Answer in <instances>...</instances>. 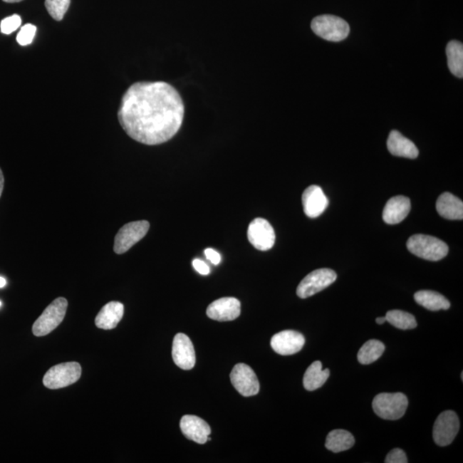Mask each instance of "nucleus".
Masks as SVG:
<instances>
[{
    "mask_svg": "<svg viewBox=\"0 0 463 463\" xmlns=\"http://www.w3.org/2000/svg\"><path fill=\"white\" fill-rule=\"evenodd\" d=\"M182 98L165 82H138L125 93L118 119L126 134L146 145H159L174 137L184 119Z\"/></svg>",
    "mask_w": 463,
    "mask_h": 463,
    "instance_id": "f257e3e1",
    "label": "nucleus"
},
{
    "mask_svg": "<svg viewBox=\"0 0 463 463\" xmlns=\"http://www.w3.org/2000/svg\"><path fill=\"white\" fill-rule=\"evenodd\" d=\"M408 251L420 259L428 261H439L448 254L447 244L441 239L429 235H412L407 242Z\"/></svg>",
    "mask_w": 463,
    "mask_h": 463,
    "instance_id": "f03ea898",
    "label": "nucleus"
},
{
    "mask_svg": "<svg viewBox=\"0 0 463 463\" xmlns=\"http://www.w3.org/2000/svg\"><path fill=\"white\" fill-rule=\"evenodd\" d=\"M408 400L402 393H381L373 399V408L381 419L397 420L405 415Z\"/></svg>",
    "mask_w": 463,
    "mask_h": 463,
    "instance_id": "7ed1b4c3",
    "label": "nucleus"
},
{
    "mask_svg": "<svg viewBox=\"0 0 463 463\" xmlns=\"http://www.w3.org/2000/svg\"><path fill=\"white\" fill-rule=\"evenodd\" d=\"M67 306L68 302L65 298H58L54 300L33 323V335L44 336L56 330L66 317Z\"/></svg>",
    "mask_w": 463,
    "mask_h": 463,
    "instance_id": "20e7f679",
    "label": "nucleus"
},
{
    "mask_svg": "<svg viewBox=\"0 0 463 463\" xmlns=\"http://www.w3.org/2000/svg\"><path fill=\"white\" fill-rule=\"evenodd\" d=\"M311 29L319 37L330 41L346 39L350 32L348 24L339 16H318L311 22Z\"/></svg>",
    "mask_w": 463,
    "mask_h": 463,
    "instance_id": "39448f33",
    "label": "nucleus"
},
{
    "mask_svg": "<svg viewBox=\"0 0 463 463\" xmlns=\"http://www.w3.org/2000/svg\"><path fill=\"white\" fill-rule=\"evenodd\" d=\"M82 368L77 362H67L50 368L43 378L46 388L57 390L75 384L81 377Z\"/></svg>",
    "mask_w": 463,
    "mask_h": 463,
    "instance_id": "423d86ee",
    "label": "nucleus"
},
{
    "mask_svg": "<svg viewBox=\"0 0 463 463\" xmlns=\"http://www.w3.org/2000/svg\"><path fill=\"white\" fill-rule=\"evenodd\" d=\"M150 227L147 221L132 222L124 225L116 234L113 251L119 255L125 254L145 237Z\"/></svg>",
    "mask_w": 463,
    "mask_h": 463,
    "instance_id": "0eeeda50",
    "label": "nucleus"
},
{
    "mask_svg": "<svg viewBox=\"0 0 463 463\" xmlns=\"http://www.w3.org/2000/svg\"><path fill=\"white\" fill-rule=\"evenodd\" d=\"M338 275L331 269H319L311 272L301 281L297 288V296L306 298L323 291L334 283Z\"/></svg>",
    "mask_w": 463,
    "mask_h": 463,
    "instance_id": "6e6552de",
    "label": "nucleus"
},
{
    "mask_svg": "<svg viewBox=\"0 0 463 463\" xmlns=\"http://www.w3.org/2000/svg\"><path fill=\"white\" fill-rule=\"evenodd\" d=\"M460 429V422L454 411L448 410L442 412L437 417L433 427V439L435 443L444 447L452 443Z\"/></svg>",
    "mask_w": 463,
    "mask_h": 463,
    "instance_id": "1a4fd4ad",
    "label": "nucleus"
},
{
    "mask_svg": "<svg viewBox=\"0 0 463 463\" xmlns=\"http://www.w3.org/2000/svg\"><path fill=\"white\" fill-rule=\"evenodd\" d=\"M232 385L243 397H249L259 392L260 385L254 370L249 365L239 363L230 374Z\"/></svg>",
    "mask_w": 463,
    "mask_h": 463,
    "instance_id": "9d476101",
    "label": "nucleus"
},
{
    "mask_svg": "<svg viewBox=\"0 0 463 463\" xmlns=\"http://www.w3.org/2000/svg\"><path fill=\"white\" fill-rule=\"evenodd\" d=\"M247 237L256 249L262 251L271 250L276 242L275 230L264 218H256L250 223Z\"/></svg>",
    "mask_w": 463,
    "mask_h": 463,
    "instance_id": "9b49d317",
    "label": "nucleus"
},
{
    "mask_svg": "<svg viewBox=\"0 0 463 463\" xmlns=\"http://www.w3.org/2000/svg\"><path fill=\"white\" fill-rule=\"evenodd\" d=\"M172 360L180 368L191 370L196 364L194 346L187 335L179 333L175 336L172 348Z\"/></svg>",
    "mask_w": 463,
    "mask_h": 463,
    "instance_id": "f8f14e48",
    "label": "nucleus"
},
{
    "mask_svg": "<svg viewBox=\"0 0 463 463\" xmlns=\"http://www.w3.org/2000/svg\"><path fill=\"white\" fill-rule=\"evenodd\" d=\"M306 340L300 332L284 331L273 335L271 348L281 355H292L300 352L304 347Z\"/></svg>",
    "mask_w": 463,
    "mask_h": 463,
    "instance_id": "ddd939ff",
    "label": "nucleus"
},
{
    "mask_svg": "<svg viewBox=\"0 0 463 463\" xmlns=\"http://www.w3.org/2000/svg\"><path fill=\"white\" fill-rule=\"evenodd\" d=\"M206 313L219 322L233 321L241 315V302L233 297L219 298L208 306Z\"/></svg>",
    "mask_w": 463,
    "mask_h": 463,
    "instance_id": "4468645a",
    "label": "nucleus"
},
{
    "mask_svg": "<svg viewBox=\"0 0 463 463\" xmlns=\"http://www.w3.org/2000/svg\"><path fill=\"white\" fill-rule=\"evenodd\" d=\"M180 428L187 439L194 441L197 444H204L210 440L209 436L212 433V429L209 424L199 417L183 416L180 420Z\"/></svg>",
    "mask_w": 463,
    "mask_h": 463,
    "instance_id": "2eb2a0df",
    "label": "nucleus"
},
{
    "mask_svg": "<svg viewBox=\"0 0 463 463\" xmlns=\"http://www.w3.org/2000/svg\"><path fill=\"white\" fill-rule=\"evenodd\" d=\"M304 212L310 218H317L324 212L329 205V200L318 185H311L302 195Z\"/></svg>",
    "mask_w": 463,
    "mask_h": 463,
    "instance_id": "dca6fc26",
    "label": "nucleus"
},
{
    "mask_svg": "<svg viewBox=\"0 0 463 463\" xmlns=\"http://www.w3.org/2000/svg\"><path fill=\"white\" fill-rule=\"evenodd\" d=\"M410 209L411 202L408 197L404 196L391 197L385 206L384 212H383V220L387 224H398L407 217Z\"/></svg>",
    "mask_w": 463,
    "mask_h": 463,
    "instance_id": "f3484780",
    "label": "nucleus"
},
{
    "mask_svg": "<svg viewBox=\"0 0 463 463\" xmlns=\"http://www.w3.org/2000/svg\"><path fill=\"white\" fill-rule=\"evenodd\" d=\"M387 147L390 153L395 157L415 159L419 155V150L414 142L402 136L397 130H392L390 133Z\"/></svg>",
    "mask_w": 463,
    "mask_h": 463,
    "instance_id": "a211bd4d",
    "label": "nucleus"
},
{
    "mask_svg": "<svg viewBox=\"0 0 463 463\" xmlns=\"http://www.w3.org/2000/svg\"><path fill=\"white\" fill-rule=\"evenodd\" d=\"M124 316V305L120 302L108 303L95 318V326L99 329L113 330L116 328Z\"/></svg>",
    "mask_w": 463,
    "mask_h": 463,
    "instance_id": "6ab92c4d",
    "label": "nucleus"
},
{
    "mask_svg": "<svg viewBox=\"0 0 463 463\" xmlns=\"http://www.w3.org/2000/svg\"><path fill=\"white\" fill-rule=\"evenodd\" d=\"M436 208L439 216L447 220H462L463 203L449 192H444L437 200Z\"/></svg>",
    "mask_w": 463,
    "mask_h": 463,
    "instance_id": "aec40b11",
    "label": "nucleus"
},
{
    "mask_svg": "<svg viewBox=\"0 0 463 463\" xmlns=\"http://www.w3.org/2000/svg\"><path fill=\"white\" fill-rule=\"evenodd\" d=\"M330 374L329 369L323 370L321 362L315 361L307 368L304 378H303V385L306 390H318L326 384Z\"/></svg>",
    "mask_w": 463,
    "mask_h": 463,
    "instance_id": "412c9836",
    "label": "nucleus"
},
{
    "mask_svg": "<svg viewBox=\"0 0 463 463\" xmlns=\"http://www.w3.org/2000/svg\"><path fill=\"white\" fill-rule=\"evenodd\" d=\"M415 300L417 304L425 307L429 311L448 310L450 303L441 293L429 290H422L415 294Z\"/></svg>",
    "mask_w": 463,
    "mask_h": 463,
    "instance_id": "4be33fe9",
    "label": "nucleus"
},
{
    "mask_svg": "<svg viewBox=\"0 0 463 463\" xmlns=\"http://www.w3.org/2000/svg\"><path fill=\"white\" fill-rule=\"evenodd\" d=\"M355 443V437L350 432L338 429L328 435L326 447L332 452L339 453L351 449Z\"/></svg>",
    "mask_w": 463,
    "mask_h": 463,
    "instance_id": "5701e85b",
    "label": "nucleus"
},
{
    "mask_svg": "<svg viewBox=\"0 0 463 463\" xmlns=\"http://www.w3.org/2000/svg\"><path fill=\"white\" fill-rule=\"evenodd\" d=\"M450 73L459 78L463 77V46L457 41H450L446 48Z\"/></svg>",
    "mask_w": 463,
    "mask_h": 463,
    "instance_id": "b1692460",
    "label": "nucleus"
},
{
    "mask_svg": "<svg viewBox=\"0 0 463 463\" xmlns=\"http://www.w3.org/2000/svg\"><path fill=\"white\" fill-rule=\"evenodd\" d=\"M385 350V344L378 340L366 342L358 353V360L362 365H370L382 356Z\"/></svg>",
    "mask_w": 463,
    "mask_h": 463,
    "instance_id": "393cba45",
    "label": "nucleus"
},
{
    "mask_svg": "<svg viewBox=\"0 0 463 463\" xmlns=\"http://www.w3.org/2000/svg\"><path fill=\"white\" fill-rule=\"evenodd\" d=\"M386 321L400 330H412L417 327L414 315L400 310L388 311L385 316Z\"/></svg>",
    "mask_w": 463,
    "mask_h": 463,
    "instance_id": "a878e982",
    "label": "nucleus"
},
{
    "mask_svg": "<svg viewBox=\"0 0 463 463\" xmlns=\"http://www.w3.org/2000/svg\"><path fill=\"white\" fill-rule=\"evenodd\" d=\"M71 0H45V6L54 20L61 21L68 11Z\"/></svg>",
    "mask_w": 463,
    "mask_h": 463,
    "instance_id": "bb28decb",
    "label": "nucleus"
},
{
    "mask_svg": "<svg viewBox=\"0 0 463 463\" xmlns=\"http://www.w3.org/2000/svg\"><path fill=\"white\" fill-rule=\"evenodd\" d=\"M37 31V28L35 25L27 24H25L16 36V41L19 42L21 46H27L31 44L33 38L36 36Z\"/></svg>",
    "mask_w": 463,
    "mask_h": 463,
    "instance_id": "cd10ccee",
    "label": "nucleus"
},
{
    "mask_svg": "<svg viewBox=\"0 0 463 463\" xmlns=\"http://www.w3.org/2000/svg\"><path fill=\"white\" fill-rule=\"evenodd\" d=\"M22 24V19L19 15H12L8 18L3 19L1 24H0V29L5 35H10L16 31Z\"/></svg>",
    "mask_w": 463,
    "mask_h": 463,
    "instance_id": "c85d7f7f",
    "label": "nucleus"
},
{
    "mask_svg": "<svg viewBox=\"0 0 463 463\" xmlns=\"http://www.w3.org/2000/svg\"><path fill=\"white\" fill-rule=\"evenodd\" d=\"M386 463H407L408 462L405 452L401 449H394L387 454Z\"/></svg>",
    "mask_w": 463,
    "mask_h": 463,
    "instance_id": "c756f323",
    "label": "nucleus"
},
{
    "mask_svg": "<svg viewBox=\"0 0 463 463\" xmlns=\"http://www.w3.org/2000/svg\"><path fill=\"white\" fill-rule=\"evenodd\" d=\"M193 267L196 269L197 272L201 274L203 276L209 275L210 272V269L208 266V264L204 263V261L200 259H194L192 262Z\"/></svg>",
    "mask_w": 463,
    "mask_h": 463,
    "instance_id": "7c9ffc66",
    "label": "nucleus"
},
{
    "mask_svg": "<svg viewBox=\"0 0 463 463\" xmlns=\"http://www.w3.org/2000/svg\"><path fill=\"white\" fill-rule=\"evenodd\" d=\"M204 254L206 258L210 261L213 264L218 265L221 263V255L218 254L217 251L212 249V248H208L204 251Z\"/></svg>",
    "mask_w": 463,
    "mask_h": 463,
    "instance_id": "2f4dec72",
    "label": "nucleus"
},
{
    "mask_svg": "<svg viewBox=\"0 0 463 463\" xmlns=\"http://www.w3.org/2000/svg\"><path fill=\"white\" fill-rule=\"evenodd\" d=\"M4 183H5V179H4L3 172L1 168H0V197H1L2 195Z\"/></svg>",
    "mask_w": 463,
    "mask_h": 463,
    "instance_id": "473e14b6",
    "label": "nucleus"
},
{
    "mask_svg": "<svg viewBox=\"0 0 463 463\" xmlns=\"http://www.w3.org/2000/svg\"><path fill=\"white\" fill-rule=\"evenodd\" d=\"M376 322L378 324H384L386 321V318L385 317H380L376 319Z\"/></svg>",
    "mask_w": 463,
    "mask_h": 463,
    "instance_id": "72a5a7b5",
    "label": "nucleus"
},
{
    "mask_svg": "<svg viewBox=\"0 0 463 463\" xmlns=\"http://www.w3.org/2000/svg\"><path fill=\"white\" fill-rule=\"evenodd\" d=\"M6 281L5 278L0 276V288L5 287Z\"/></svg>",
    "mask_w": 463,
    "mask_h": 463,
    "instance_id": "f704fd0d",
    "label": "nucleus"
},
{
    "mask_svg": "<svg viewBox=\"0 0 463 463\" xmlns=\"http://www.w3.org/2000/svg\"><path fill=\"white\" fill-rule=\"evenodd\" d=\"M6 3H19L23 1V0H3Z\"/></svg>",
    "mask_w": 463,
    "mask_h": 463,
    "instance_id": "c9c22d12",
    "label": "nucleus"
},
{
    "mask_svg": "<svg viewBox=\"0 0 463 463\" xmlns=\"http://www.w3.org/2000/svg\"><path fill=\"white\" fill-rule=\"evenodd\" d=\"M2 306V303H1V301H0V306Z\"/></svg>",
    "mask_w": 463,
    "mask_h": 463,
    "instance_id": "e433bc0d",
    "label": "nucleus"
}]
</instances>
